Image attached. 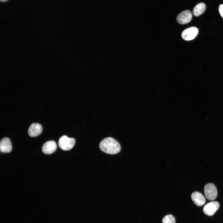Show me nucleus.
<instances>
[{
    "label": "nucleus",
    "instance_id": "obj_14",
    "mask_svg": "<svg viewBox=\"0 0 223 223\" xmlns=\"http://www.w3.org/2000/svg\"><path fill=\"white\" fill-rule=\"evenodd\" d=\"M8 0H0V1L1 2H6Z\"/></svg>",
    "mask_w": 223,
    "mask_h": 223
},
{
    "label": "nucleus",
    "instance_id": "obj_7",
    "mask_svg": "<svg viewBox=\"0 0 223 223\" xmlns=\"http://www.w3.org/2000/svg\"><path fill=\"white\" fill-rule=\"evenodd\" d=\"M42 131V126L40 124L34 123L32 124L29 126L28 133L30 137H34L39 135Z\"/></svg>",
    "mask_w": 223,
    "mask_h": 223
},
{
    "label": "nucleus",
    "instance_id": "obj_8",
    "mask_svg": "<svg viewBox=\"0 0 223 223\" xmlns=\"http://www.w3.org/2000/svg\"><path fill=\"white\" fill-rule=\"evenodd\" d=\"M56 149V142L53 141H50L44 143L42 148V150L44 154H50L53 153Z\"/></svg>",
    "mask_w": 223,
    "mask_h": 223
},
{
    "label": "nucleus",
    "instance_id": "obj_4",
    "mask_svg": "<svg viewBox=\"0 0 223 223\" xmlns=\"http://www.w3.org/2000/svg\"><path fill=\"white\" fill-rule=\"evenodd\" d=\"M199 32L197 28L191 27L184 30L181 33L182 38L186 41H190L195 38Z\"/></svg>",
    "mask_w": 223,
    "mask_h": 223
},
{
    "label": "nucleus",
    "instance_id": "obj_9",
    "mask_svg": "<svg viewBox=\"0 0 223 223\" xmlns=\"http://www.w3.org/2000/svg\"><path fill=\"white\" fill-rule=\"evenodd\" d=\"M191 198L193 202L197 206H203L205 203L206 200L204 197L200 193L195 191L193 193Z\"/></svg>",
    "mask_w": 223,
    "mask_h": 223
},
{
    "label": "nucleus",
    "instance_id": "obj_2",
    "mask_svg": "<svg viewBox=\"0 0 223 223\" xmlns=\"http://www.w3.org/2000/svg\"><path fill=\"white\" fill-rule=\"evenodd\" d=\"M75 141L74 138H69L67 136L63 135L59 139L58 145L63 150L68 151L71 150L74 146Z\"/></svg>",
    "mask_w": 223,
    "mask_h": 223
},
{
    "label": "nucleus",
    "instance_id": "obj_11",
    "mask_svg": "<svg viewBox=\"0 0 223 223\" xmlns=\"http://www.w3.org/2000/svg\"><path fill=\"white\" fill-rule=\"evenodd\" d=\"M206 5L203 3H199L197 4L193 9L192 11L193 15L198 16L203 14L206 9Z\"/></svg>",
    "mask_w": 223,
    "mask_h": 223
},
{
    "label": "nucleus",
    "instance_id": "obj_6",
    "mask_svg": "<svg viewBox=\"0 0 223 223\" xmlns=\"http://www.w3.org/2000/svg\"><path fill=\"white\" fill-rule=\"evenodd\" d=\"M192 17V14L189 10H186L181 12L177 17V21L179 24H183L190 22Z\"/></svg>",
    "mask_w": 223,
    "mask_h": 223
},
{
    "label": "nucleus",
    "instance_id": "obj_10",
    "mask_svg": "<svg viewBox=\"0 0 223 223\" xmlns=\"http://www.w3.org/2000/svg\"><path fill=\"white\" fill-rule=\"evenodd\" d=\"M12 149V145L10 139L7 138H3L0 142V150L4 153L10 152Z\"/></svg>",
    "mask_w": 223,
    "mask_h": 223
},
{
    "label": "nucleus",
    "instance_id": "obj_13",
    "mask_svg": "<svg viewBox=\"0 0 223 223\" xmlns=\"http://www.w3.org/2000/svg\"><path fill=\"white\" fill-rule=\"evenodd\" d=\"M218 9L220 14L223 18V4L220 5Z\"/></svg>",
    "mask_w": 223,
    "mask_h": 223
},
{
    "label": "nucleus",
    "instance_id": "obj_3",
    "mask_svg": "<svg viewBox=\"0 0 223 223\" xmlns=\"http://www.w3.org/2000/svg\"><path fill=\"white\" fill-rule=\"evenodd\" d=\"M204 192L206 198L210 200H214L217 196V192L216 187L212 183L208 184L205 186Z\"/></svg>",
    "mask_w": 223,
    "mask_h": 223
},
{
    "label": "nucleus",
    "instance_id": "obj_5",
    "mask_svg": "<svg viewBox=\"0 0 223 223\" xmlns=\"http://www.w3.org/2000/svg\"><path fill=\"white\" fill-rule=\"evenodd\" d=\"M219 207V204L216 201H212L206 204L204 207L203 211L204 213L208 216L214 214Z\"/></svg>",
    "mask_w": 223,
    "mask_h": 223
},
{
    "label": "nucleus",
    "instance_id": "obj_12",
    "mask_svg": "<svg viewBox=\"0 0 223 223\" xmlns=\"http://www.w3.org/2000/svg\"><path fill=\"white\" fill-rule=\"evenodd\" d=\"M162 223H175V219L174 217L171 215L165 216L163 219Z\"/></svg>",
    "mask_w": 223,
    "mask_h": 223
},
{
    "label": "nucleus",
    "instance_id": "obj_1",
    "mask_svg": "<svg viewBox=\"0 0 223 223\" xmlns=\"http://www.w3.org/2000/svg\"><path fill=\"white\" fill-rule=\"evenodd\" d=\"M99 147L103 152L111 155L118 153L121 149L119 143L115 139L111 137L103 139L100 142Z\"/></svg>",
    "mask_w": 223,
    "mask_h": 223
}]
</instances>
